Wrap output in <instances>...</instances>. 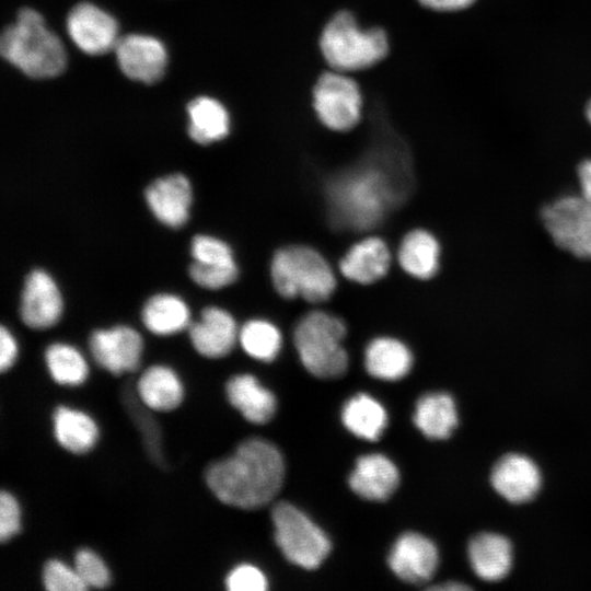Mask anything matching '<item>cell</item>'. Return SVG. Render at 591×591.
<instances>
[{
    "mask_svg": "<svg viewBox=\"0 0 591 591\" xmlns=\"http://www.w3.org/2000/svg\"><path fill=\"white\" fill-rule=\"evenodd\" d=\"M188 333L196 351L210 359L229 355L239 339L233 316L217 306L204 309L199 321L189 325Z\"/></svg>",
    "mask_w": 591,
    "mask_h": 591,
    "instance_id": "obj_15",
    "label": "cell"
},
{
    "mask_svg": "<svg viewBox=\"0 0 591 591\" xmlns=\"http://www.w3.org/2000/svg\"><path fill=\"white\" fill-rule=\"evenodd\" d=\"M45 361L51 379L60 385L78 386L88 378L89 368L83 356L70 345H49Z\"/></svg>",
    "mask_w": 591,
    "mask_h": 591,
    "instance_id": "obj_31",
    "label": "cell"
},
{
    "mask_svg": "<svg viewBox=\"0 0 591 591\" xmlns=\"http://www.w3.org/2000/svg\"><path fill=\"white\" fill-rule=\"evenodd\" d=\"M190 278L200 287L221 289L233 283L237 276V265L210 266L194 262L188 268Z\"/></svg>",
    "mask_w": 591,
    "mask_h": 591,
    "instance_id": "obj_35",
    "label": "cell"
},
{
    "mask_svg": "<svg viewBox=\"0 0 591 591\" xmlns=\"http://www.w3.org/2000/svg\"><path fill=\"white\" fill-rule=\"evenodd\" d=\"M192 255L195 262L210 266L236 264L230 246L216 237L196 235L192 241Z\"/></svg>",
    "mask_w": 591,
    "mask_h": 591,
    "instance_id": "obj_34",
    "label": "cell"
},
{
    "mask_svg": "<svg viewBox=\"0 0 591 591\" xmlns=\"http://www.w3.org/2000/svg\"><path fill=\"white\" fill-rule=\"evenodd\" d=\"M53 427L58 444L73 454L88 453L99 438L97 425L88 414L62 405L53 414Z\"/></svg>",
    "mask_w": 591,
    "mask_h": 591,
    "instance_id": "obj_25",
    "label": "cell"
},
{
    "mask_svg": "<svg viewBox=\"0 0 591 591\" xmlns=\"http://www.w3.org/2000/svg\"><path fill=\"white\" fill-rule=\"evenodd\" d=\"M144 197L154 217L170 228L184 225L192 204L190 184L183 174H171L150 184Z\"/></svg>",
    "mask_w": 591,
    "mask_h": 591,
    "instance_id": "obj_17",
    "label": "cell"
},
{
    "mask_svg": "<svg viewBox=\"0 0 591 591\" xmlns=\"http://www.w3.org/2000/svg\"><path fill=\"white\" fill-rule=\"evenodd\" d=\"M403 171L389 160L372 159L335 176L326 189L332 223L352 231L376 227L410 188Z\"/></svg>",
    "mask_w": 591,
    "mask_h": 591,
    "instance_id": "obj_1",
    "label": "cell"
},
{
    "mask_svg": "<svg viewBox=\"0 0 591 591\" xmlns=\"http://www.w3.org/2000/svg\"><path fill=\"white\" fill-rule=\"evenodd\" d=\"M136 391L142 404L153 412H171L184 398V387L177 374L169 367L157 364L143 371Z\"/></svg>",
    "mask_w": 591,
    "mask_h": 591,
    "instance_id": "obj_23",
    "label": "cell"
},
{
    "mask_svg": "<svg viewBox=\"0 0 591 591\" xmlns=\"http://www.w3.org/2000/svg\"><path fill=\"white\" fill-rule=\"evenodd\" d=\"M581 196L591 204V159L584 160L578 167Z\"/></svg>",
    "mask_w": 591,
    "mask_h": 591,
    "instance_id": "obj_40",
    "label": "cell"
},
{
    "mask_svg": "<svg viewBox=\"0 0 591 591\" xmlns=\"http://www.w3.org/2000/svg\"><path fill=\"white\" fill-rule=\"evenodd\" d=\"M188 134L200 144L221 140L229 134L230 119L223 105L207 96L193 100L187 106Z\"/></svg>",
    "mask_w": 591,
    "mask_h": 591,
    "instance_id": "obj_27",
    "label": "cell"
},
{
    "mask_svg": "<svg viewBox=\"0 0 591 591\" xmlns=\"http://www.w3.org/2000/svg\"><path fill=\"white\" fill-rule=\"evenodd\" d=\"M414 422L429 439H447L457 425L453 398L447 393L421 396L415 407Z\"/></svg>",
    "mask_w": 591,
    "mask_h": 591,
    "instance_id": "obj_26",
    "label": "cell"
},
{
    "mask_svg": "<svg viewBox=\"0 0 591 591\" xmlns=\"http://www.w3.org/2000/svg\"><path fill=\"white\" fill-rule=\"evenodd\" d=\"M320 49L333 70L346 73L381 61L389 51V42L382 28H361L350 12L339 11L323 28Z\"/></svg>",
    "mask_w": 591,
    "mask_h": 591,
    "instance_id": "obj_5",
    "label": "cell"
},
{
    "mask_svg": "<svg viewBox=\"0 0 591 591\" xmlns=\"http://www.w3.org/2000/svg\"><path fill=\"white\" fill-rule=\"evenodd\" d=\"M468 559L474 572L483 580L505 578L512 565L509 540L496 533H479L468 543Z\"/></svg>",
    "mask_w": 591,
    "mask_h": 591,
    "instance_id": "obj_21",
    "label": "cell"
},
{
    "mask_svg": "<svg viewBox=\"0 0 591 591\" xmlns=\"http://www.w3.org/2000/svg\"><path fill=\"white\" fill-rule=\"evenodd\" d=\"M225 587L230 591H265L268 581L257 567L242 564L228 573Z\"/></svg>",
    "mask_w": 591,
    "mask_h": 591,
    "instance_id": "obj_36",
    "label": "cell"
},
{
    "mask_svg": "<svg viewBox=\"0 0 591 591\" xmlns=\"http://www.w3.org/2000/svg\"><path fill=\"white\" fill-rule=\"evenodd\" d=\"M225 393L230 404L250 422L265 424L276 412V397L252 374L232 376L227 382Z\"/></svg>",
    "mask_w": 591,
    "mask_h": 591,
    "instance_id": "obj_20",
    "label": "cell"
},
{
    "mask_svg": "<svg viewBox=\"0 0 591 591\" xmlns=\"http://www.w3.org/2000/svg\"><path fill=\"white\" fill-rule=\"evenodd\" d=\"M586 113H587V118H588V120H589L590 124H591V101H590V102L588 103V105H587V111H586Z\"/></svg>",
    "mask_w": 591,
    "mask_h": 591,
    "instance_id": "obj_42",
    "label": "cell"
},
{
    "mask_svg": "<svg viewBox=\"0 0 591 591\" xmlns=\"http://www.w3.org/2000/svg\"><path fill=\"white\" fill-rule=\"evenodd\" d=\"M543 223L560 248L591 258V204L581 195L564 196L544 207Z\"/></svg>",
    "mask_w": 591,
    "mask_h": 591,
    "instance_id": "obj_9",
    "label": "cell"
},
{
    "mask_svg": "<svg viewBox=\"0 0 591 591\" xmlns=\"http://www.w3.org/2000/svg\"><path fill=\"white\" fill-rule=\"evenodd\" d=\"M271 518L276 543L286 558L304 569L317 568L331 551L326 534L289 502L275 505Z\"/></svg>",
    "mask_w": 591,
    "mask_h": 591,
    "instance_id": "obj_7",
    "label": "cell"
},
{
    "mask_svg": "<svg viewBox=\"0 0 591 591\" xmlns=\"http://www.w3.org/2000/svg\"><path fill=\"white\" fill-rule=\"evenodd\" d=\"M397 262L407 275L428 280L439 270L440 244L431 232L424 229L412 230L401 241Z\"/></svg>",
    "mask_w": 591,
    "mask_h": 591,
    "instance_id": "obj_22",
    "label": "cell"
},
{
    "mask_svg": "<svg viewBox=\"0 0 591 591\" xmlns=\"http://www.w3.org/2000/svg\"><path fill=\"white\" fill-rule=\"evenodd\" d=\"M399 473L395 464L379 453L360 456L349 476L350 488L367 500H385L397 488Z\"/></svg>",
    "mask_w": 591,
    "mask_h": 591,
    "instance_id": "obj_19",
    "label": "cell"
},
{
    "mask_svg": "<svg viewBox=\"0 0 591 591\" xmlns=\"http://www.w3.org/2000/svg\"><path fill=\"white\" fill-rule=\"evenodd\" d=\"M361 93L345 72L323 73L313 89V106L321 123L334 131L352 129L361 117Z\"/></svg>",
    "mask_w": 591,
    "mask_h": 591,
    "instance_id": "obj_8",
    "label": "cell"
},
{
    "mask_svg": "<svg viewBox=\"0 0 591 591\" xmlns=\"http://www.w3.org/2000/svg\"><path fill=\"white\" fill-rule=\"evenodd\" d=\"M392 264V254L384 240L367 236L355 243L339 260V271L358 285H371L384 278Z\"/></svg>",
    "mask_w": 591,
    "mask_h": 591,
    "instance_id": "obj_18",
    "label": "cell"
},
{
    "mask_svg": "<svg viewBox=\"0 0 591 591\" xmlns=\"http://www.w3.org/2000/svg\"><path fill=\"white\" fill-rule=\"evenodd\" d=\"M283 477L281 453L258 438L245 440L232 455L211 463L205 471L211 493L221 502L240 509L267 505L281 488Z\"/></svg>",
    "mask_w": 591,
    "mask_h": 591,
    "instance_id": "obj_2",
    "label": "cell"
},
{
    "mask_svg": "<svg viewBox=\"0 0 591 591\" xmlns=\"http://www.w3.org/2000/svg\"><path fill=\"white\" fill-rule=\"evenodd\" d=\"M89 345L97 364L114 375L135 371L143 346L139 333L123 325L93 332Z\"/></svg>",
    "mask_w": 591,
    "mask_h": 591,
    "instance_id": "obj_10",
    "label": "cell"
},
{
    "mask_svg": "<svg viewBox=\"0 0 591 591\" xmlns=\"http://www.w3.org/2000/svg\"><path fill=\"white\" fill-rule=\"evenodd\" d=\"M432 590H441V591H457V590H468L471 589L468 586L457 582V581H448L443 582L441 584L431 587Z\"/></svg>",
    "mask_w": 591,
    "mask_h": 591,
    "instance_id": "obj_41",
    "label": "cell"
},
{
    "mask_svg": "<svg viewBox=\"0 0 591 591\" xmlns=\"http://www.w3.org/2000/svg\"><path fill=\"white\" fill-rule=\"evenodd\" d=\"M114 51L119 68L132 80L150 84L164 73L166 51L157 38L138 34L126 35L118 38Z\"/></svg>",
    "mask_w": 591,
    "mask_h": 591,
    "instance_id": "obj_12",
    "label": "cell"
},
{
    "mask_svg": "<svg viewBox=\"0 0 591 591\" xmlns=\"http://www.w3.org/2000/svg\"><path fill=\"white\" fill-rule=\"evenodd\" d=\"M42 579L48 591H84L89 589L74 568H70L58 559H49L45 563Z\"/></svg>",
    "mask_w": 591,
    "mask_h": 591,
    "instance_id": "obj_33",
    "label": "cell"
},
{
    "mask_svg": "<svg viewBox=\"0 0 591 591\" xmlns=\"http://www.w3.org/2000/svg\"><path fill=\"white\" fill-rule=\"evenodd\" d=\"M495 490L513 503L531 500L541 486V473L528 456L517 453L503 455L495 464L490 475Z\"/></svg>",
    "mask_w": 591,
    "mask_h": 591,
    "instance_id": "obj_16",
    "label": "cell"
},
{
    "mask_svg": "<svg viewBox=\"0 0 591 591\" xmlns=\"http://www.w3.org/2000/svg\"><path fill=\"white\" fill-rule=\"evenodd\" d=\"M68 34L85 54L102 55L114 50L118 40L116 21L96 5H74L67 19Z\"/></svg>",
    "mask_w": 591,
    "mask_h": 591,
    "instance_id": "obj_11",
    "label": "cell"
},
{
    "mask_svg": "<svg viewBox=\"0 0 591 591\" xmlns=\"http://www.w3.org/2000/svg\"><path fill=\"white\" fill-rule=\"evenodd\" d=\"M270 278L276 292L288 300L301 298L320 303L335 292L337 280L326 258L306 245H287L275 252Z\"/></svg>",
    "mask_w": 591,
    "mask_h": 591,
    "instance_id": "obj_4",
    "label": "cell"
},
{
    "mask_svg": "<svg viewBox=\"0 0 591 591\" xmlns=\"http://www.w3.org/2000/svg\"><path fill=\"white\" fill-rule=\"evenodd\" d=\"M475 0H419V2L434 11H457L473 4Z\"/></svg>",
    "mask_w": 591,
    "mask_h": 591,
    "instance_id": "obj_39",
    "label": "cell"
},
{
    "mask_svg": "<svg viewBox=\"0 0 591 591\" xmlns=\"http://www.w3.org/2000/svg\"><path fill=\"white\" fill-rule=\"evenodd\" d=\"M347 327L344 321L325 311L306 313L293 332V343L304 368L321 379L341 376L348 368L343 346Z\"/></svg>",
    "mask_w": 591,
    "mask_h": 591,
    "instance_id": "obj_6",
    "label": "cell"
},
{
    "mask_svg": "<svg viewBox=\"0 0 591 591\" xmlns=\"http://www.w3.org/2000/svg\"><path fill=\"white\" fill-rule=\"evenodd\" d=\"M74 569L88 588H106L111 583V573L103 559L89 548L77 551L73 559Z\"/></svg>",
    "mask_w": 591,
    "mask_h": 591,
    "instance_id": "obj_32",
    "label": "cell"
},
{
    "mask_svg": "<svg viewBox=\"0 0 591 591\" xmlns=\"http://www.w3.org/2000/svg\"><path fill=\"white\" fill-rule=\"evenodd\" d=\"M61 312V296L53 278L40 269L31 271L21 297L23 323L34 329H45L59 321Z\"/></svg>",
    "mask_w": 591,
    "mask_h": 591,
    "instance_id": "obj_14",
    "label": "cell"
},
{
    "mask_svg": "<svg viewBox=\"0 0 591 591\" xmlns=\"http://www.w3.org/2000/svg\"><path fill=\"white\" fill-rule=\"evenodd\" d=\"M239 341L243 350L252 358L270 362L281 349L282 336L271 322L254 318L240 328Z\"/></svg>",
    "mask_w": 591,
    "mask_h": 591,
    "instance_id": "obj_30",
    "label": "cell"
},
{
    "mask_svg": "<svg viewBox=\"0 0 591 591\" xmlns=\"http://www.w3.org/2000/svg\"><path fill=\"white\" fill-rule=\"evenodd\" d=\"M413 355L408 347L393 337H378L364 351V367L374 378L385 381L403 379L412 369Z\"/></svg>",
    "mask_w": 591,
    "mask_h": 591,
    "instance_id": "obj_24",
    "label": "cell"
},
{
    "mask_svg": "<svg viewBox=\"0 0 591 591\" xmlns=\"http://www.w3.org/2000/svg\"><path fill=\"white\" fill-rule=\"evenodd\" d=\"M341 419L355 436L371 441L378 440L387 425L383 406L367 394L351 397L343 408Z\"/></svg>",
    "mask_w": 591,
    "mask_h": 591,
    "instance_id": "obj_28",
    "label": "cell"
},
{
    "mask_svg": "<svg viewBox=\"0 0 591 591\" xmlns=\"http://www.w3.org/2000/svg\"><path fill=\"white\" fill-rule=\"evenodd\" d=\"M389 566L403 581L420 584L429 581L438 567L439 554L436 545L426 536L407 532L394 543Z\"/></svg>",
    "mask_w": 591,
    "mask_h": 591,
    "instance_id": "obj_13",
    "label": "cell"
},
{
    "mask_svg": "<svg viewBox=\"0 0 591 591\" xmlns=\"http://www.w3.org/2000/svg\"><path fill=\"white\" fill-rule=\"evenodd\" d=\"M18 356V346L12 334L4 327L0 328V370L5 372L14 363Z\"/></svg>",
    "mask_w": 591,
    "mask_h": 591,
    "instance_id": "obj_38",
    "label": "cell"
},
{
    "mask_svg": "<svg viewBox=\"0 0 591 591\" xmlns=\"http://www.w3.org/2000/svg\"><path fill=\"white\" fill-rule=\"evenodd\" d=\"M144 326L155 335H172L189 325V310L185 302L173 294H155L142 309Z\"/></svg>",
    "mask_w": 591,
    "mask_h": 591,
    "instance_id": "obj_29",
    "label": "cell"
},
{
    "mask_svg": "<svg viewBox=\"0 0 591 591\" xmlns=\"http://www.w3.org/2000/svg\"><path fill=\"white\" fill-rule=\"evenodd\" d=\"M21 530V510L19 502L9 491L0 494V541H10Z\"/></svg>",
    "mask_w": 591,
    "mask_h": 591,
    "instance_id": "obj_37",
    "label": "cell"
},
{
    "mask_svg": "<svg viewBox=\"0 0 591 591\" xmlns=\"http://www.w3.org/2000/svg\"><path fill=\"white\" fill-rule=\"evenodd\" d=\"M0 50L5 60L32 78L56 77L66 66L61 42L46 27L42 15L28 8L22 9L15 23L3 31Z\"/></svg>",
    "mask_w": 591,
    "mask_h": 591,
    "instance_id": "obj_3",
    "label": "cell"
}]
</instances>
